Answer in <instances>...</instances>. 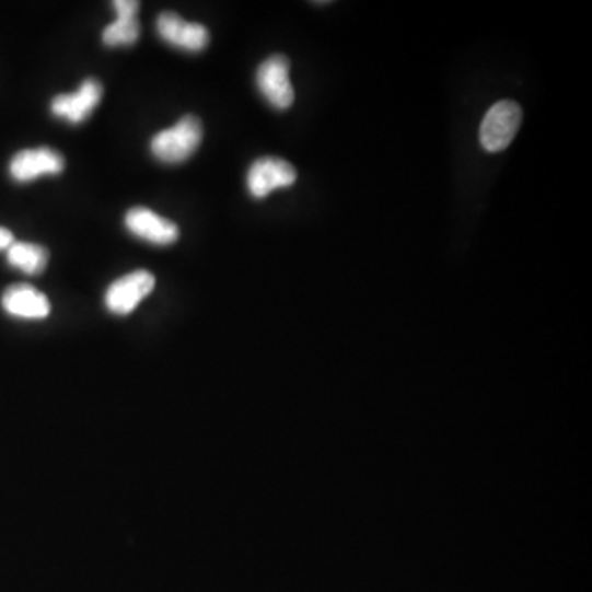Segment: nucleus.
<instances>
[{
  "mask_svg": "<svg viewBox=\"0 0 592 592\" xmlns=\"http://www.w3.org/2000/svg\"><path fill=\"white\" fill-rule=\"evenodd\" d=\"M201 120L196 116H185L175 126L156 134L150 142V150L159 162L176 165L188 160L201 146Z\"/></svg>",
  "mask_w": 592,
  "mask_h": 592,
  "instance_id": "nucleus-1",
  "label": "nucleus"
},
{
  "mask_svg": "<svg viewBox=\"0 0 592 592\" xmlns=\"http://www.w3.org/2000/svg\"><path fill=\"white\" fill-rule=\"evenodd\" d=\"M522 124V109L513 101H500L490 107L480 124V143L487 152H500L515 139Z\"/></svg>",
  "mask_w": 592,
  "mask_h": 592,
  "instance_id": "nucleus-2",
  "label": "nucleus"
},
{
  "mask_svg": "<svg viewBox=\"0 0 592 592\" xmlns=\"http://www.w3.org/2000/svg\"><path fill=\"white\" fill-rule=\"evenodd\" d=\"M255 83L264 100L274 109L285 111L293 104L294 91L290 81V61L283 55H274L258 67Z\"/></svg>",
  "mask_w": 592,
  "mask_h": 592,
  "instance_id": "nucleus-3",
  "label": "nucleus"
},
{
  "mask_svg": "<svg viewBox=\"0 0 592 592\" xmlns=\"http://www.w3.org/2000/svg\"><path fill=\"white\" fill-rule=\"evenodd\" d=\"M153 290L155 277L149 270L130 271L107 288V310L114 315H129Z\"/></svg>",
  "mask_w": 592,
  "mask_h": 592,
  "instance_id": "nucleus-4",
  "label": "nucleus"
},
{
  "mask_svg": "<svg viewBox=\"0 0 592 592\" xmlns=\"http://www.w3.org/2000/svg\"><path fill=\"white\" fill-rule=\"evenodd\" d=\"M297 182V170L287 160L264 156L252 163L247 173V188L254 198H267L271 191L288 188Z\"/></svg>",
  "mask_w": 592,
  "mask_h": 592,
  "instance_id": "nucleus-5",
  "label": "nucleus"
},
{
  "mask_svg": "<svg viewBox=\"0 0 592 592\" xmlns=\"http://www.w3.org/2000/svg\"><path fill=\"white\" fill-rule=\"evenodd\" d=\"M160 38L179 50L198 54L209 44V31L205 25L188 22L175 12H163L156 19Z\"/></svg>",
  "mask_w": 592,
  "mask_h": 592,
  "instance_id": "nucleus-6",
  "label": "nucleus"
},
{
  "mask_svg": "<svg viewBox=\"0 0 592 592\" xmlns=\"http://www.w3.org/2000/svg\"><path fill=\"white\" fill-rule=\"evenodd\" d=\"M103 84L94 78H88L81 83L77 93L60 94L51 101V113L55 117L67 120V123L81 124L93 114L103 100Z\"/></svg>",
  "mask_w": 592,
  "mask_h": 592,
  "instance_id": "nucleus-7",
  "label": "nucleus"
},
{
  "mask_svg": "<svg viewBox=\"0 0 592 592\" xmlns=\"http://www.w3.org/2000/svg\"><path fill=\"white\" fill-rule=\"evenodd\" d=\"M65 170V159L57 150L40 149L22 150L9 165L12 178L19 183L34 182L44 175H60Z\"/></svg>",
  "mask_w": 592,
  "mask_h": 592,
  "instance_id": "nucleus-8",
  "label": "nucleus"
},
{
  "mask_svg": "<svg viewBox=\"0 0 592 592\" xmlns=\"http://www.w3.org/2000/svg\"><path fill=\"white\" fill-rule=\"evenodd\" d=\"M126 228L136 237L155 245H170L178 241L179 231L175 222L162 218L147 208H132L126 214Z\"/></svg>",
  "mask_w": 592,
  "mask_h": 592,
  "instance_id": "nucleus-9",
  "label": "nucleus"
},
{
  "mask_svg": "<svg viewBox=\"0 0 592 592\" xmlns=\"http://www.w3.org/2000/svg\"><path fill=\"white\" fill-rule=\"evenodd\" d=\"M2 309L15 318L44 320L50 315L51 305L47 294L27 283L9 287L2 294Z\"/></svg>",
  "mask_w": 592,
  "mask_h": 592,
  "instance_id": "nucleus-10",
  "label": "nucleus"
},
{
  "mask_svg": "<svg viewBox=\"0 0 592 592\" xmlns=\"http://www.w3.org/2000/svg\"><path fill=\"white\" fill-rule=\"evenodd\" d=\"M117 19L103 32V42L107 47H129L140 37V24L137 21L140 2L137 0H114Z\"/></svg>",
  "mask_w": 592,
  "mask_h": 592,
  "instance_id": "nucleus-11",
  "label": "nucleus"
},
{
  "mask_svg": "<svg viewBox=\"0 0 592 592\" xmlns=\"http://www.w3.org/2000/svg\"><path fill=\"white\" fill-rule=\"evenodd\" d=\"M48 254L44 245L14 242L8 251V262L11 267L19 268L28 275H38L47 268Z\"/></svg>",
  "mask_w": 592,
  "mask_h": 592,
  "instance_id": "nucleus-12",
  "label": "nucleus"
},
{
  "mask_svg": "<svg viewBox=\"0 0 592 592\" xmlns=\"http://www.w3.org/2000/svg\"><path fill=\"white\" fill-rule=\"evenodd\" d=\"M14 242V234L9 229L0 228V251H9Z\"/></svg>",
  "mask_w": 592,
  "mask_h": 592,
  "instance_id": "nucleus-13",
  "label": "nucleus"
}]
</instances>
